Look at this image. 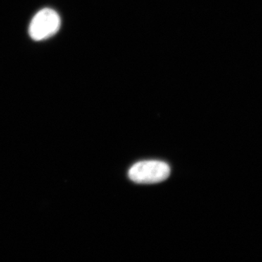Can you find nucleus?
<instances>
[{
	"mask_svg": "<svg viewBox=\"0 0 262 262\" xmlns=\"http://www.w3.org/2000/svg\"><path fill=\"white\" fill-rule=\"evenodd\" d=\"M168 164L158 160H147L136 163L129 170V177L138 184H155L165 181L170 175Z\"/></svg>",
	"mask_w": 262,
	"mask_h": 262,
	"instance_id": "obj_1",
	"label": "nucleus"
},
{
	"mask_svg": "<svg viewBox=\"0 0 262 262\" xmlns=\"http://www.w3.org/2000/svg\"><path fill=\"white\" fill-rule=\"evenodd\" d=\"M61 18L55 10L44 8L34 15L29 25V33L34 41H42L53 37L59 30Z\"/></svg>",
	"mask_w": 262,
	"mask_h": 262,
	"instance_id": "obj_2",
	"label": "nucleus"
}]
</instances>
